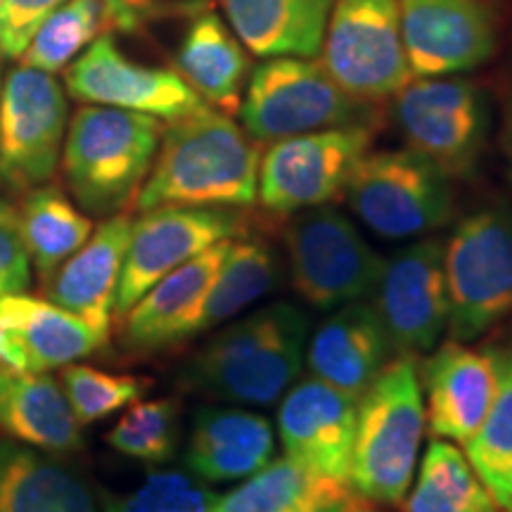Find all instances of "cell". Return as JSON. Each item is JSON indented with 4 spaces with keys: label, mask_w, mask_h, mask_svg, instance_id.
Here are the masks:
<instances>
[{
    "label": "cell",
    "mask_w": 512,
    "mask_h": 512,
    "mask_svg": "<svg viewBox=\"0 0 512 512\" xmlns=\"http://www.w3.org/2000/svg\"><path fill=\"white\" fill-rule=\"evenodd\" d=\"M107 31L110 22L102 0H67L38 27L22 53V64L55 74Z\"/></svg>",
    "instance_id": "cell-33"
},
{
    "label": "cell",
    "mask_w": 512,
    "mask_h": 512,
    "mask_svg": "<svg viewBox=\"0 0 512 512\" xmlns=\"http://www.w3.org/2000/svg\"><path fill=\"white\" fill-rule=\"evenodd\" d=\"M29 285L31 259L19 230V214L0 197V294L27 292Z\"/></svg>",
    "instance_id": "cell-39"
},
{
    "label": "cell",
    "mask_w": 512,
    "mask_h": 512,
    "mask_svg": "<svg viewBox=\"0 0 512 512\" xmlns=\"http://www.w3.org/2000/svg\"><path fill=\"white\" fill-rule=\"evenodd\" d=\"M403 46L413 79L482 67L498 48L491 0H399Z\"/></svg>",
    "instance_id": "cell-16"
},
{
    "label": "cell",
    "mask_w": 512,
    "mask_h": 512,
    "mask_svg": "<svg viewBox=\"0 0 512 512\" xmlns=\"http://www.w3.org/2000/svg\"><path fill=\"white\" fill-rule=\"evenodd\" d=\"M238 112L256 143L328 128H375L380 119V107L351 98L316 57H268L249 76Z\"/></svg>",
    "instance_id": "cell-5"
},
{
    "label": "cell",
    "mask_w": 512,
    "mask_h": 512,
    "mask_svg": "<svg viewBox=\"0 0 512 512\" xmlns=\"http://www.w3.org/2000/svg\"><path fill=\"white\" fill-rule=\"evenodd\" d=\"M335 0H221L230 29L256 57H318Z\"/></svg>",
    "instance_id": "cell-26"
},
{
    "label": "cell",
    "mask_w": 512,
    "mask_h": 512,
    "mask_svg": "<svg viewBox=\"0 0 512 512\" xmlns=\"http://www.w3.org/2000/svg\"><path fill=\"white\" fill-rule=\"evenodd\" d=\"M69 102L62 83L41 69H12L0 93V190L50 183L62 159Z\"/></svg>",
    "instance_id": "cell-11"
},
{
    "label": "cell",
    "mask_w": 512,
    "mask_h": 512,
    "mask_svg": "<svg viewBox=\"0 0 512 512\" xmlns=\"http://www.w3.org/2000/svg\"><path fill=\"white\" fill-rule=\"evenodd\" d=\"M354 498H356V496L344 498V501L332 503V505H328V508H323V510H318V512H354V508H356Z\"/></svg>",
    "instance_id": "cell-41"
},
{
    "label": "cell",
    "mask_w": 512,
    "mask_h": 512,
    "mask_svg": "<svg viewBox=\"0 0 512 512\" xmlns=\"http://www.w3.org/2000/svg\"><path fill=\"white\" fill-rule=\"evenodd\" d=\"M64 86L74 100L86 105L117 107L159 121H176L209 107L176 69L131 62L110 34L95 38L69 64Z\"/></svg>",
    "instance_id": "cell-15"
},
{
    "label": "cell",
    "mask_w": 512,
    "mask_h": 512,
    "mask_svg": "<svg viewBox=\"0 0 512 512\" xmlns=\"http://www.w3.org/2000/svg\"><path fill=\"white\" fill-rule=\"evenodd\" d=\"M162 121L117 107L83 105L62 145L67 188L83 211L114 216L136 202L155 164Z\"/></svg>",
    "instance_id": "cell-4"
},
{
    "label": "cell",
    "mask_w": 512,
    "mask_h": 512,
    "mask_svg": "<svg viewBox=\"0 0 512 512\" xmlns=\"http://www.w3.org/2000/svg\"><path fill=\"white\" fill-rule=\"evenodd\" d=\"M214 491L190 472H152L145 482L121 496L102 498V512H211Z\"/></svg>",
    "instance_id": "cell-36"
},
{
    "label": "cell",
    "mask_w": 512,
    "mask_h": 512,
    "mask_svg": "<svg viewBox=\"0 0 512 512\" xmlns=\"http://www.w3.org/2000/svg\"><path fill=\"white\" fill-rule=\"evenodd\" d=\"M17 214L31 266L43 280L79 252L95 230L91 216L83 214L60 188L48 183L24 192Z\"/></svg>",
    "instance_id": "cell-30"
},
{
    "label": "cell",
    "mask_w": 512,
    "mask_h": 512,
    "mask_svg": "<svg viewBox=\"0 0 512 512\" xmlns=\"http://www.w3.org/2000/svg\"><path fill=\"white\" fill-rule=\"evenodd\" d=\"M0 430L57 456L83 448L81 422L62 384L48 373H19L0 366Z\"/></svg>",
    "instance_id": "cell-25"
},
{
    "label": "cell",
    "mask_w": 512,
    "mask_h": 512,
    "mask_svg": "<svg viewBox=\"0 0 512 512\" xmlns=\"http://www.w3.org/2000/svg\"><path fill=\"white\" fill-rule=\"evenodd\" d=\"M133 221L124 214L107 216L79 252L69 256L48 278V299L86 320L100 335L110 337L114 299Z\"/></svg>",
    "instance_id": "cell-23"
},
{
    "label": "cell",
    "mask_w": 512,
    "mask_h": 512,
    "mask_svg": "<svg viewBox=\"0 0 512 512\" xmlns=\"http://www.w3.org/2000/svg\"><path fill=\"white\" fill-rule=\"evenodd\" d=\"M501 150L508 166V178L512 183V76L508 79L503 93V110H501Z\"/></svg>",
    "instance_id": "cell-40"
},
{
    "label": "cell",
    "mask_w": 512,
    "mask_h": 512,
    "mask_svg": "<svg viewBox=\"0 0 512 512\" xmlns=\"http://www.w3.org/2000/svg\"><path fill=\"white\" fill-rule=\"evenodd\" d=\"M406 512H503L470 460L451 441L434 439L408 489Z\"/></svg>",
    "instance_id": "cell-31"
},
{
    "label": "cell",
    "mask_w": 512,
    "mask_h": 512,
    "mask_svg": "<svg viewBox=\"0 0 512 512\" xmlns=\"http://www.w3.org/2000/svg\"><path fill=\"white\" fill-rule=\"evenodd\" d=\"M62 389L76 420L83 425L105 420L121 408L136 403L147 392L150 380L136 375H117L83 363L62 368Z\"/></svg>",
    "instance_id": "cell-35"
},
{
    "label": "cell",
    "mask_w": 512,
    "mask_h": 512,
    "mask_svg": "<svg viewBox=\"0 0 512 512\" xmlns=\"http://www.w3.org/2000/svg\"><path fill=\"white\" fill-rule=\"evenodd\" d=\"M178 437V401L152 399L131 403L105 439L121 456L147 465H162L176 453Z\"/></svg>",
    "instance_id": "cell-34"
},
{
    "label": "cell",
    "mask_w": 512,
    "mask_h": 512,
    "mask_svg": "<svg viewBox=\"0 0 512 512\" xmlns=\"http://www.w3.org/2000/svg\"><path fill=\"white\" fill-rule=\"evenodd\" d=\"M425 422L434 439L467 444L489 415L498 389L494 349H470L448 342L420 368Z\"/></svg>",
    "instance_id": "cell-19"
},
{
    "label": "cell",
    "mask_w": 512,
    "mask_h": 512,
    "mask_svg": "<svg viewBox=\"0 0 512 512\" xmlns=\"http://www.w3.org/2000/svg\"><path fill=\"white\" fill-rule=\"evenodd\" d=\"M356 437V399L306 377L280 399L278 439L285 456L349 486Z\"/></svg>",
    "instance_id": "cell-17"
},
{
    "label": "cell",
    "mask_w": 512,
    "mask_h": 512,
    "mask_svg": "<svg viewBox=\"0 0 512 512\" xmlns=\"http://www.w3.org/2000/svg\"><path fill=\"white\" fill-rule=\"evenodd\" d=\"M86 320L50 299L24 292L0 294V366L19 373H48L79 363L107 344Z\"/></svg>",
    "instance_id": "cell-18"
},
{
    "label": "cell",
    "mask_w": 512,
    "mask_h": 512,
    "mask_svg": "<svg viewBox=\"0 0 512 512\" xmlns=\"http://www.w3.org/2000/svg\"><path fill=\"white\" fill-rule=\"evenodd\" d=\"M275 432L247 406H200L192 415L185 470L204 484L242 482L273 460Z\"/></svg>",
    "instance_id": "cell-21"
},
{
    "label": "cell",
    "mask_w": 512,
    "mask_h": 512,
    "mask_svg": "<svg viewBox=\"0 0 512 512\" xmlns=\"http://www.w3.org/2000/svg\"><path fill=\"white\" fill-rule=\"evenodd\" d=\"M320 55L332 79L370 105L392 100L413 81L399 0H335Z\"/></svg>",
    "instance_id": "cell-9"
},
{
    "label": "cell",
    "mask_w": 512,
    "mask_h": 512,
    "mask_svg": "<svg viewBox=\"0 0 512 512\" xmlns=\"http://www.w3.org/2000/svg\"><path fill=\"white\" fill-rule=\"evenodd\" d=\"M375 140V128L344 126L271 143L259 162L256 200L271 214L323 207L347 183Z\"/></svg>",
    "instance_id": "cell-12"
},
{
    "label": "cell",
    "mask_w": 512,
    "mask_h": 512,
    "mask_svg": "<svg viewBox=\"0 0 512 512\" xmlns=\"http://www.w3.org/2000/svg\"><path fill=\"white\" fill-rule=\"evenodd\" d=\"M285 247L294 290L320 311L370 297L384 261L356 223L328 204L292 214Z\"/></svg>",
    "instance_id": "cell-8"
},
{
    "label": "cell",
    "mask_w": 512,
    "mask_h": 512,
    "mask_svg": "<svg viewBox=\"0 0 512 512\" xmlns=\"http://www.w3.org/2000/svg\"><path fill=\"white\" fill-rule=\"evenodd\" d=\"M351 496L347 484L285 456L271 460L233 491L216 498L211 512H318Z\"/></svg>",
    "instance_id": "cell-28"
},
{
    "label": "cell",
    "mask_w": 512,
    "mask_h": 512,
    "mask_svg": "<svg viewBox=\"0 0 512 512\" xmlns=\"http://www.w3.org/2000/svg\"><path fill=\"white\" fill-rule=\"evenodd\" d=\"M133 221L114 316L124 318L159 280L197 254L242 233V219L226 207H157Z\"/></svg>",
    "instance_id": "cell-13"
},
{
    "label": "cell",
    "mask_w": 512,
    "mask_h": 512,
    "mask_svg": "<svg viewBox=\"0 0 512 512\" xmlns=\"http://www.w3.org/2000/svg\"><path fill=\"white\" fill-rule=\"evenodd\" d=\"M259 162V145L245 128L204 107L164 128L136 207H252L259 195Z\"/></svg>",
    "instance_id": "cell-1"
},
{
    "label": "cell",
    "mask_w": 512,
    "mask_h": 512,
    "mask_svg": "<svg viewBox=\"0 0 512 512\" xmlns=\"http://www.w3.org/2000/svg\"><path fill=\"white\" fill-rule=\"evenodd\" d=\"M235 240V238H233ZM230 240L209 247L150 287L124 316V347L155 354L195 337L202 304L223 264Z\"/></svg>",
    "instance_id": "cell-20"
},
{
    "label": "cell",
    "mask_w": 512,
    "mask_h": 512,
    "mask_svg": "<svg viewBox=\"0 0 512 512\" xmlns=\"http://www.w3.org/2000/svg\"><path fill=\"white\" fill-rule=\"evenodd\" d=\"M67 0H0V57H22L46 19Z\"/></svg>",
    "instance_id": "cell-38"
},
{
    "label": "cell",
    "mask_w": 512,
    "mask_h": 512,
    "mask_svg": "<svg viewBox=\"0 0 512 512\" xmlns=\"http://www.w3.org/2000/svg\"><path fill=\"white\" fill-rule=\"evenodd\" d=\"M373 294L394 356L432 351L448 325L444 240H415L384 259Z\"/></svg>",
    "instance_id": "cell-14"
},
{
    "label": "cell",
    "mask_w": 512,
    "mask_h": 512,
    "mask_svg": "<svg viewBox=\"0 0 512 512\" xmlns=\"http://www.w3.org/2000/svg\"><path fill=\"white\" fill-rule=\"evenodd\" d=\"M110 31H143L166 19H192L211 8V0H102Z\"/></svg>",
    "instance_id": "cell-37"
},
{
    "label": "cell",
    "mask_w": 512,
    "mask_h": 512,
    "mask_svg": "<svg viewBox=\"0 0 512 512\" xmlns=\"http://www.w3.org/2000/svg\"><path fill=\"white\" fill-rule=\"evenodd\" d=\"M392 100L406 147L437 164L448 178L475 174L489 136V105L475 81L413 79Z\"/></svg>",
    "instance_id": "cell-10"
},
{
    "label": "cell",
    "mask_w": 512,
    "mask_h": 512,
    "mask_svg": "<svg viewBox=\"0 0 512 512\" xmlns=\"http://www.w3.org/2000/svg\"><path fill=\"white\" fill-rule=\"evenodd\" d=\"M176 72L211 110L233 114L247 79V53L216 12L192 17L176 55Z\"/></svg>",
    "instance_id": "cell-27"
},
{
    "label": "cell",
    "mask_w": 512,
    "mask_h": 512,
    "mask_svg": "<svg viewBox=\"0 0 512 512\" xmlns=\"http://www.w3.org/2000/svg\"><path fill=\"white\" fill-rule=\"evenodd\" d=\"M448 335L472 342L512 316V214L479 209L444 240Z\"/></svg>",
    "instance_id": "cell-6"
},
{
    "label": "cell",
    "mask_w": 512,
    "mask_h": 512,
    "mask_svg": "<svg viewBox=\"0 0 512 512\" xmlns=\"http://www.w3.org/2000/svg\"><path fill=\"white\" fill-rule=\"evenodd\" d=\"M425 399L418 356H394L356 401L349 489L377 505H399L413 484Z\"/></svg>",
    "instance_id": "cell-3"
},
{
    "label": "cell",
    "mask_w": 512,
    "mask_h": 512,
    "mask_svg": "<svg viewBox=\"0 0 512 512\" xmlns=\"http://www.w3.org/2000/svg\"><path fill=\"white\" fill-rule=\"evenodd\" d=\"M354 512H384V510H373V508H358V505H356Z\"/></svg>",
    "instance_id": "cell-42"
},
{
    "label": "cell",
    "mask_w": 512,
    "mask_h": 512,
    "mask_svg": "<svg viewBox=\"0 0 512 512\" xmlns=\"http://www.w3.org/2000/svg\"><path fill=\"white\" fill-rule=\"evenodd\" d=\"M354 214L384 240H411L453 214L451 178L411 147L370 150L347 183Z\"/></svg>",
    "instance_id": "cell-7"
},
{
    "label": "cell",
    "mask_w": 512,
    "mask_h": 512,
    "mask_svg": "<svg viewBox=\"0 0 512 512\" xmlns=\"http://www.w3.org/2000/svg\"><path fill=\"white\" fill-rule=\"evenodd\" d=\"M505 512H512V505H510V508H508V510H505Z\"/></svg>",
    "instance_id": "cell-43"
},
{
    "label": "cell",
    "mask_w": 512,
    "mask_h": 512,
    "mask_svg": "<svg viewBox=\"0 0 512 512\" xmlns=\"http://www.w3.org/2000/svg\"><path fill=\"white\" fill-rule=\"evenodd\" d=\"M0 512H102V498L57 453L0 439Z\"/></svg>",
    "instance_id": "cell-24"
},
{
    "label": "cell",
    "mask_w": 512,
    "mask_h": 512,
    "mask_svg": "<svg viewBox=\"0 0 512 512\" xmlns=\"http://www.w3.org/2000/svg\"><path fill=\"white\" fill-rule=\"evenodd\" d=\"M306 347V313L297 304L275 302L216 328L185 363L183 382L233 406H273L302 375Z\"/></svg>",
    "instance_id": "cell-2"
},
{
    "label": "cell",
    "mask_w": 512,
    "mask_h": 512,
    "mask_svg": "<svg viewBox=\"0 0 512 512\" xmlns=\"http://www.w3.org/2000/svg\"><path fill=\"white\" fill-rule=\"evenodd\" d=\"M392 356V342L375 304L358 299L332 311L309 337L306 366L311 377L358 401Z\"/></svg>",
    "instance_id": "cell-22"
},
{
    "label": "cell",
    "mask_w": 512,
    "mask_h": 512,
    "mask_svg": "<svg viewBox=\"0 0 512 512\" xmlns=\"http://www.w3.org/2000/svg\"><path fill=\"white\" fill-rule=\"evenodd\" d=\"M283 268L271 245L259 238L230 240L223 264L204 299L195 337L238 318L266 294L278 290Z\"/></svg>",
    "instance_id": "cell-29"
},
{
    "label": "cell",
    "mask_w": 512,
    "mask_h": 512,
    "mask_svg": "<svg viewBox=\"0 0 512 512\" xmlns=\"http://www.w3.org/2000/svg\"><path fill=\"white\" fill-rule=\"evenodd\" d=\"M494 354L498 389L482 427L465 444V456L501 510H508L512 505V349H494Z\"/></svg>",
    "instance_id": "cell-32"
}]
</instances>
